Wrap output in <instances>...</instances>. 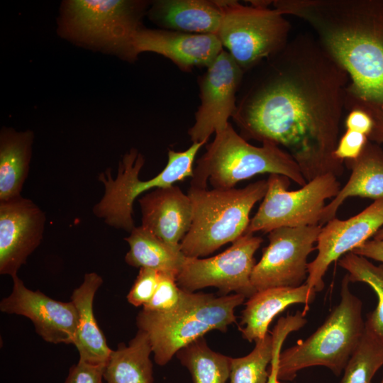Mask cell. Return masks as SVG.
I'll list each match as a JSON object with an SVG mask.
<instances>
[{
  "mask_svg": "<svg viewBox=\"0 0 383 383\" xmlns=\"http://www.w3.org/2000/svg\"><path fill=\"white\" fill-rule=\"evenodd\" d=\"M206 143H192L185 150H169L164 169L153 178L142 181L139 173L145 164L143 155L131 149L120 161L116 178L108 168L98 175L104 194L93 207V213L109 226L129 233L135 227L133 218L135 200L148 191L166 187L193 176V164L200 148Z\"/></svg>",
  "mask_w": 383,
  "mask_h": 383,
  "instance_id": "52a82bcc",
  "label": "cell"
},
{
  "mask_svg": "<svg viewBox=\"0 0 383 383\" xmlns=\"http://www.w3.org/2000/svg\"><path fill=\"white\" fill-rule=\"evenodd\" d=\"M373 239L379 240H383V227L374 235Z\"/></svg>",
  "mask_w": 383,
  "mask_h": 383,
  "instance_id": "74e56055",
  "label": "cell"
},
{
  "mask_svg": "<svg viewBox=\"0 0 383 383\" xmlns=\"http://www.w3.org/2000/svg\"><path fill=\"white\" fill-rule=\"evenodd\" d=\"M345 124L347 130L362 133L368 138L373 128L374 122L369 113L362 109L353 108L350 109Z\"/></svg>",
  "mask_w": 383,
  "mask_h": 383,
  "instance_id": "d590c367",
  "label": "cell"
},
{
  "mask_svg": "<svg viewBox=\"0 0 383 383\" xmlns=\"http://www.w3.org/2000/svg\"><path fill=\"white\" fill-rule=\"evenodd\" d=\"M383 366V338L365 323L362 338L345 365L340 383H372Z\"/></svg>",
  "mask_w": 383,
  "mask_h": 383,
  "instance_id": "4316f807",
  "label": "cell"
},
{
  "mask_svg": "<svg viewBox=\"0 0 383 383\" xmlns=\"http://www.w3.org/2000/svg\"><path fill=\"white\" fill-rule=\"evenodd\" d=\"M267 189L265 179L241 189L190 187L187 194L192 203L193 218L180 243L182 253L188 257H204L244 235L250 221V213L264 198Z\"/></svg>",
  "mask_w": 383,
  "mask_h": 383,
  "instance_id": "8992f818",
  "label": "cell"
},
{
  "mask_svg": "<svg viewBox=\"0 0 383 383\" xmlns=\"http://www.w3.org/2000/svg\"><path fill=\"white\" fill-rule=\"evenodd\" d=\"M368 140L367 135L347 130L339 138L334 155L342 161L354 160L361 154Z\"/></svg>",
  "mask_w": 383,
  "mask_h": 383,
  "instance_id": "d6a6232c",
  "label": "cell"
},
{
  "mask_svg": "<svg viewBox=\"0 0 383 383\" xmlns=\"http://www.w3.org/2000/svg\"><path fill=\"white\" fill-rule=\"evenodd\" d=\"M148 14L166 30L216 35L223 16L219 0L155 1Z\"/></svg>",
  "mask_w": 383,
  "mask_h": 383,
  "instance_id": "ffe728a7",
  "label": "cell"
},
{
  "mask_svg": "<svg viewBox=\"0 0 383 383\" xmlns=\"http://www.w3.org/2000/svg\"><path fill=\"white\" fill-rule=\"evenodd\" d=\"M246 297L226 294L218 297L212 294L194 293L182 289L180 301L165 313L142 310L136 318L139 330L150 339L154 360L165 365L182 348L213 330L226 331L235 323V309Z\"/></svg>",
  "mask_w": 383,
  "mask_h": 383,
  "instance_id": "3957f363",
  "label": "cell"
},
{
  "mask_svg": "<svg viewBox=\"0 0 383 383\" xmlns=\"http://www.w3.org/2000/svg\"><path fill=\"white\" fill-rule=\"evenodd\" d=\"M351 252L383 263V240H369Z\"/></svg>",
  "mask_w": 383,
  "mask_h": 383,
  "instance_id": "8d00e7d4",
  "label": "cell"
},
{
  "mask_svg": "<svg viewBox=\"0 0 383 383\" xmlns=\"http://www.w3.org/2000/svg\"><path fill=\"white\" fill-rule=\"evenodd\" d=\"M244 72L223 50L199 81L200 105L188 134L192 143H207L210 136L230 123L237 105L236 93Z\"/></svg>",
  "mask_w": 383,
  "mask_h": 383,
  "instance_id": "4fadbf2b",
  "label": "cell"
},
{
  "mask_svg": "<svg viewBox=\"0 0 383 383\" xmlns=\"http://www.w3.org/2000/svg\"><path fill=\"white\" fill-rule=\"evenodd\" d=\"M273 350V337L267 333L248 355L231 357L230 383H267Z\"/></svg>",
  "mask_w": 383,
  "mask_h": 383,
  "instance_id": "f1b7e54d",
  "label": "cell"
},
{
  "mask_svg": "<svg viewBox=\"0 0 383 383\" xmlns=\"http://www.w3.org/2000/svg\"><path fill=\"white\" fill-rule=\"evenodd\" d=\"M262 238L244 234L226 250L208 258L186 257L176 280L180 289L189 292L208 287L250 298L257 291L251 282L255 265V253Z\"/></svg>",
  "mask_w": 383,
  "mask_h": 383,
  "instance_id": "8fae6325",
  "label": "cell"
},
{
  "mask_svg": "<svg viewBox=\"0 0 383 383\" xmlns=\"http://www.w3.org/2000/svg\"><path fill=\"white\" fill-rule=\"evenodd\" d=\"M322 226L279 228L269 233V244L255 264L251 282L255 290L302 285L308 277L307 262Z\"/></svg>",
  "mask_w": 383,
  "mask_h": 383,
  "instance_id": "7c38bea8",
  "label": "cell"
},
{
  "mask_svg": "<svg viewBox=\"0 0 383 383\" xmlns=\"http://www.w3.org/2000/svg\"><path fill=\"white\" fill-rule=\"evenodd\" d=\"M223 47L214 34H194L170 30L140 27L132 43L133 59L143 52L161 55L181 70L189 72L195 67L210 66Z\"/></svg>",
  "mask_w": 383,
  "mask_h": 383,
  "instance_id": "e0dca14e",
  "label": "cell"
},
{
  "mask_svg": "<svg viewBox=\"0 0 383 383\" xmlns=\"http://www.w3.org/2000/svg\"><path fill=\"white\" fill-rule=\"evenodd\" d=\"M125 240L130 248L125 257L128 265L170 273L177 278L186 257L180 245L165 243L142 226H135Z\"/></svg>",
  "mask_w": 383,
  "mask_h": 383,
  "instance_id": "d4e9b609",
  "label": "cell"
},
{
  "mask_svg": "<svg viewBox=\"0 0 383 383\" xmlns=\"http://www.w3.org/2000/svg\"><path fill=\"white\" fill-rule=\"evenodd\" d=\"M382 227L383 199L348 219L334 218L328 221L318 235V253L309 262L305 283L316 292L322 291L323 277L331 263L369 240Z\"/></svg>",
  "mask_w": 383,
  "mask_h": 383,
  "instance_id": "5bb4252c",
  "label": "cell"
},
{
  "mask_svg": "<svg viewBox=\"0 0 383 383\" xmlns=\"http://www.w3.org/2000/svg\"><path fill=\"white\" fill-rule=\"evenodd\" d=\"M147 5L140 1H68L62 9L61 30L77 43L134 60L132 43Z\"/></svg>",
  "mask_w": 383,
  "mask_h": 383,
  "instance_id": "9c48e42d",
  "label": "cell"
},
{
  "mask_svg": "<svg viewBox=\"0 0 383 383\" xmlns=\"http://www.w3.org/2000/svg\"><path fill=\"white\" fill-rule=\"evenodd\" d=\"M152 345L148 334L139 330L128 345L111 351L104 372L105 383H152Z\"/></svg>",
  "mask_w": 383,
  "mask_h": 383,
  "instance_id": "cb8c5ba5",
  "label": "cell"
},
{
  "mask_svg": "<svg viewBox=\"0 0 383 383\" xmlns=\"http://www.w3.org/2000/svg\"><path fill=\"white\" fill-rule=\"evenodd\" d=\"M141 226L165 243L179 246L192 225V201L182 189L171 185L156 188L138 199Z\"/></svg>",
  "mask_w": 383,
  "mask_h": 383,
  "instance_id": "ac0fdd59",
  "label": "cell"
},
{
  "mask_svg": "<svg viewBox=\"0 0 383 383\" xmlns=\"http://www.w3.org/2000/svg\"><path fill=\"white\" fill-rule=\"evenodd\" d=\"M45 214L32 200L22 196L0 201V274L17 275L40 244Z\"/></svg>",
  "mask_w": 383,
  "mask_h": 383,
  "instance_id": "9a60e30c",
  "label": "cell"
},
{
  "mask_svg": "<svg viewBox=\"0 0 383 383\" xmlns=\"http://www.w3.org/2000/svg\"><path fill=\"white\" fill-rule=\"evenodd\" d=\"M262 144H250L229 123L215 134L196 160L190 187L206 189L209 182L213 189H231L240 181L264 173L285 176L302 187L307 183L288 153L273 143Z\"/></svg>",
  "mask_w": 383,
  "mask_h": 383,
  "instance_id": "277c9868",
  "label": "cell"
},
{
  "mask_svg": "<svg viewBox=\"0 0 383 383\" xmlns=\"http://www.w3.org/2000/svg\"><path fill=\"white\" fill-rule=\"evenodd\" d=\"M346 273L340 286V300L323 323L304 340L281 351L277 377L292 381L306 368L323 366L335 376L344 370L357 348L365 326L362 302L350 289Z\"/></svg>",
  "mask_w": 383,
  "mask_h": 383,
  "instance_id": "5b68a950",
  "label": "cell"
},
{
  "mask_svg": "<svg viewBox=\"0 0 383 383\" xmlns=\"http://www.w3.org/2000/svg\"><path fill=\"white\" fill-rule=\"evenodd\" d=\"M105 366L79 360L70 368L65 383H104Z\"/></svg>",
  "mask_w": 383,
  "mask_h": 383,
  "instance_id": "e575fe53",
  "label": "cell"
},
{
  "mask_svg": "<svg viewBox=\"0 0 383 383\" xmlns=\"http://www.w3.org/2000/svg\"><path fill=\"white\" fill-rule=\"evenodd\" d=\"M103 283L96 272L87 273L81 285L71 296L78 313V324L74 345L79 353V361L106 365L112 351L95 319L93 302L95 294Z\"/></svg>",
  "mask_w": 383,
  "mask_h": 383,
  "instance_id": "7402d4cb",
  "label": "cell"
},
{
  "mask_svg": "<svg viewBox=\"0 0 383 383\" xmlns=\"http://www.w3.org/2000/svg\"><path fill=\"white\" fill-rule=\"evenodd\" d=\"M316 294L315 289L306 283L296 287H273L256 292L248 298L242 311L239 330L243 338L249 342L264 338L273 318L292 304H304L302 313L305 315Z\"/></svg>",
  "mask_w": 383,
  "mask_h": 383,
  "instance_id": "d6986e66",
  "label": "cell"
},
{
  "mask_svg": "<svg viewBox=\"0 0 383 383\" xmlns=\"http://www.w3.org/2000/svg\"><path fill=\"white\" fill-rule=\"evenodd\" d=\"M159 279V272L140 268L138 274L128 295V301L135 307L144 306L155 293Z\"/></svg>",
  "mask_w": 383,
  "mask_h": 383,
  "instance_id": "1f68e13d",
  "label": "cell"
},
{
  "mask_svg": "<svg viewBox=\"0 0 383 383\" xmlns=\"http://www.w3.org/2000/svg\"><path fill=\"white\" fill-rule=\"evenodd\" d=\"M359 108L370 114L373 119L374 126L368 140L380 145L383 143V107L370 103L361 101L346 95L345 109Z\"/></svg>",
  "mask_w": 383,
  "mask_h": 383,
  "instance_id": "836d02e7",
  "label": "cell"
},
{
  "mask_svg": "<svg viewBox=\"0 0 383 383\" xmlns=\"http://www.w3.org/2000/svg\"><path fill=\"white\" fill-rule=\"evenodd\" d=\"M189 371L194 383H226L230 377L231 357L212 350L204 337L176 353Z\"/></svg>",
  "mask_w": 383,
  "mask_h": 383,
  "instance_id": "484cf974",
  "label": "cell"
},
{
  "mask_svg": "<svg viewBox=\"0 0 383 383\" xmlns=\"http://www.w3.org/2000/svg\"><path fill=\"white\" fill-rule=\"evenodd\" d=\"M182 289L177 283L174 274L159 272L158 283L151 299L143 306L148 311L165 313L174 309L179 304Z\"/></svg>",
  "mask_w": 383,
  "mask_h": 383,
  "instance_id": "f546056e",
  "label": "cell"
},
{
  "mask_svg": "<svg viewBox=\"0 0 383 383\" xmlns=\"http://www.w3.org/2000/svg\"><path fill=\"white\" fill-rule=\"evenodd\" d=\"M260 71L237 101L232 118L240 135L282 148L306 182L326 174L340 176L344 161L334 151L348 73L307 35L288 41Z\"/></svg>",
  "mask_w": 383,
  "mask_h": 383,
  "instance_id": "6da1fadb",
  "label": "cell"
},
{
  "mask_svg": "<svg viewBox=\"0 0 383 383\" xmlns=\"http://www.w3.org/2000/svg\"><path fill=\"white\" fill-rule=\"evenodd\" d=\"M338 265L347 271L350 282L365 283L376 293L377 306L365 323L383 338V263L375 265L369 259L350 252L339 260Z\"/></svg>",
  "mask_w": 383,
  "mask_h": 383,
  "instance_id": "83f0119b",
  "label": "cell"
},
{
  "mask_svg": "<svg viewBox=\"0 0 383 383\" xmlns=\"http://www.w3.org/2000/svg\"><path fill=\"white\" fill-rule=\"evenodd\" d=\"M380 383H383V374H382V378Z\"/></svg>",
  "mask_w": 383,
  "mask_h": 383,
  "instance_id": "f35d334b",
  "label": "cell"
},
{
  "mask_svg": "<svg viewBox=\"0 0 383 383\" xmlns=\"http://www.w3.org/2000/svg\"><path fill=\"white\" fill-rule=\"evenodd\" d=\"M12 279V292L1 301V311L28 318L36 333L46 342L74 344L78 324L74 304L59 301L38 290L29 289L18 275Z\"/></svg>",
  "mask_w": 383,
  "mask_h": 383,
  "instance_id": "2e32d148",
  "label": "cell"
},
{
  "mask_svg": "<svg viewBox=\"0 0 383 383\" xmlns=\"http://www.w3.org/2000/svg\"><path fill=\"white\" fill-rule=\"evenodd\" d=\"M272 5L311 27L348 73L349 96L370 99L383 80V0H276Z\"/></svg>",
  "mask_w": 383,
  "mask_h": 383,
  "instance_id": "7a4b0ae2",
  "label": "cell"
},
{
  "mask_svg": "<svg viewBox=\"0 0 383 383\" xmlns=\"http://www.w3.org/2000/svg\"><path fill=\"white\" fill-rule=\"evenodd\" d=\"M351 170L346 184L324 207L319 225L335 218L336 212L349 197L360 196L374 201L383 199V149L370 140L361 154L354 160L344 161Z\"/></svg>",
  "mask_w": 383,
  "mask_h": 383,
  "instance_id": "44dd1931",
  "label": "cell"
},
{
  "mask_svg": "<svg viewBox=\"0 0 383 383\" xmlns=\"http://www.w3.org/2000/svg\"><path fill=\"white\" fill-rule=\"evenodd\" d=\"M33 133L4 128L0 133V201L21 196L32 155Z\"/></svg>",
  "mask_w": 383,
  "mask_h": 383,
  "instance_id": "603a6c76",
  "label": "cell"
},
{
  "mask_svg": "<svg viewBox=\"0 0 383 383\" xmlns=\"http://www.w3.org/2000/svg\"><path fill=\"white\" fill-rule=\"evenodd\" d=\"M267 181L265 195L245 234L319 225L326 201L340 189L333 174L318 176L295 191H287L290 182L285 176L271 174Z\"/></svg>",
  "mask_w": 383,
  "mask_h": 383,
  "instance_id": "30bf717a",
  "label": "cell"
},
{
  "mask_svg": "<svg viewBox=\"0 0 383 383\" xmlns=\"http://www.w3.org/2000/svg\"><path fill=\"white\" fill-rule=\"evenodd\" d=\"M305 324L306 319L299 312L294 315L282 317L278 320L272 332L274 340V350L269 368L267 383H279L277 377L278 362L283 343L290 333L299 330Z\"/></svg>",
  "mask_w": 383,
  "mask_h": 383,
  "instance_id": "4dcf8cb0",
  "label": "cell"
},
{
  "mask_svg": "<svg viewBox=\"0 0 383 383\" xmlns=\"http://www.w3.org/2000/svg\"><path fill=\"white\" fill-rule=\"evenodd\" d=\"M223 16L217 36L245 72L279 52L287 43L290 24L272 1H253L250 6L219 0Z\"/></svg>",
  "mask_w": 383,
  "mask_h": 383,
  "instance_id": "ba28073f",
  "label": "cell"
}]
</instances>
